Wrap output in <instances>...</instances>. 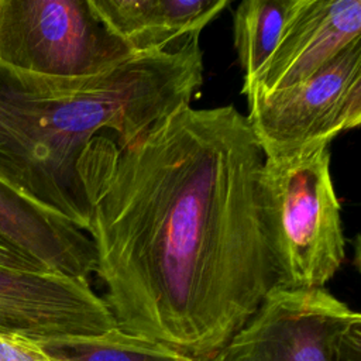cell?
<instances>
[{
  "label": "cell",
  "instance_id": "obj_7",
  "mask_svg": "<svg viewBox=\"0 0 361 361\" xmlns=\"http://www.w3.org/2000/svg\"><path fill=\"white\" fill-rule=\"evenodd\" d=\"M113 327L109 307L87 279L0 267V333L44 345Z\"/></svg>",
  "mask_w": 361,
  "mask_h": 361
},
{
  "label": "cell",
  "instance_id": "obj_13",
  "mask_svg": "<svg viewBox=\"0 0 361 361\" xmlns=\"http://www.w3.org/2000/svg\"><path fill=\"white\" fill-rule=\"evenodd\" d=\"M0 361H55L45 348L21 336L0 333Z\"/></svg>",
  "mask_w": 361,
  "mask_h": 361
},
{
  "label": "cell",
  "instance_id": "obj_14",
  "mask_svg": "<svg viewBox=\"0 0 361 361\" xmlns=\"http://www.w3.org/2000/svg\"><path fill=\"white\" fill-rule=\"evenodd\" d=\"M0 267L17 271H30V272H45L49 271L30 255L23 252L20 248L0 237Z\"/></svg>",
  "mask_w": 361,
  "mask_h": 361
},
{
  "label": "cell",
  "instance_id": "obj_6",
  "mask_svg": "<svg viewBox=\"0 0 361 361\" xmlns=\"http://www.w3.org/2000/svg\"><path fill=\"white\" fill-rule=\"evenodd\" d=\"M245 97V117L264 158L331 144L361 123V41L300 83Z\"/></svg>",
  "mask_w": 361,
  "mask_h": 361
},
{
  "label": "cell",
  "instance_id": "obj_8",
  "mask_svg": "<svg viewBox=\"0 0 361 361\" xmlns=\"http://www.w3.org/2000/svg\"><path fill=\"white\" fill-rule=\"evenodd\" d=\"M355 41H361L360 0H295L274 52L243 94L300 83Z\"/></svg>",
  "mask_w": 361,
  "mask_h": 361
},
{
  "label": "cell",
  "instance_id": "obj_1",
  "mask_svg": "<svg viewBox=\"0 0 361 361\" xmlns=\"http://www.w3.org/2000/svg\"><path fill=\"white\" fill-rule=\"evenodd\" d=\"M262 162L233 104L183 106L127 147L90 140L78 171L116 327L207 358L254 316L276 286Z\"/></svg>",
  "mask_w": 361,
  "mask_h": 361
},
{
  "label": "cell",
  "instance_id": "obj_5",
  "mask_svg": "<svg viewBox=\"0 0 361 361\" xmlns=\"http://www.w3.org/2000/svg\"><path fill=\"white\" fill-rule=\"evenodd\" d=\"M219 361H361V316L326 288L274 286Z\"/></svg>",
  "mask_w": 361,
  "mask_h": 361
},
{
  "label": "cell",
  "instance_id": "obj_15",
  "mask_svg": "<svg viewBox=\"0 0 361 361\" xmlns=\"http://www.w3.org/2000/svg\"><path fill=\"white\" fill-rule=\"evenodd\" d=\"M199 361H219V354H216L213 357H207V358H200Z\"/></svg>",
  "mask_w": 361,
  "mask_h": 361
},
{
  "label": "cell",
  "instance_id": "obj_10",
  "mask_svg": "<svg viewBox=\"0 0 361 361\" xmlns=\"http://www.w3.org/2000/svg\"><path fill=\"white\" fill-rule=\"evenodd\" d=\"M0 237L52 272L87 279L94 245L85 231L0 182Z\"/></svg>",
  "mask_w": 361,
  "mask_h": 361
},
{
  "label": "cell",
  "instance_id": "obj_4",
  "mask_svg": "<svg viewBox=\"0 0 361 361\" xmlns=\"http://www.w3.org/2000/svg\"><path fill=\"white\" fill-rule=\"evenodd\" d=\"M96 17L89 0H0V63L17 71L79 78L131 56Z\"/></svg>",
  "mask_w": 361,
  "mask_h": 361
},
{
  "label": "cell",
  "instance_id": "obj_11",
  "mask_svg": "<svg viewBox=\"0 0 361 361\" xmlns=\"http://www.w3.org/2000/svg\"><path fill=\"white\" fill-rule=\"evenodd\" d=\"M295 0H244L234 11V45L243 71V93L274 52Z\"/></svg>",
  "mask_w": 361,
  "mask_h": 361
},
{
  "label": "cell",
  "instance_id": "obj_12",
  "mask_svg": "<svg viewBox=\"0 0 361 361\" xmlns=\"http://www.w3.org/2000/svg\"><path fill=\"white\" fill-rule=\"evenodd\" d=\"M55 361H199L159 341L113 327L42 345Z\"/></svg>",
  "mask_w": 361,
  "mask_h": 361
},
{
  "label": "cell",
  "instance_id": "obj_3",
  "mask_svg": "<svg viewBox=\"0 0 361 361\" xmlns=\"http://www.w3.org/2000/svg\"><path fill=\"white\" fill-rule=\"evenodd\" d=\"M65 87L66 78L0 63V182L86 233L89 207L61 131Z\"/></svg>",
  "mask_w": 361,
  "mask_h": 361
},
{
  "label": "cell",
  "instance_id": "obj_2",
  "mask_svg": "<svg viewBox=\"0 0 361 361\" xmlns=\"http://www.w3.org/2000/svg\"><path fill=\"white\" fill-rule=\"evenodd\" d=\"M330 161V144L264 158L259 197L276 286L324 288L345 258Z\"/></svg>",
  "mask_w": 361,
  "mask_h": 361
},
{
  "label": "cell",
  "instance_id": "obj_9",
  "mask_svg": "<svg viewBox=\"0 0 361 361\" xmlns=\"http://www.w3.org/2000/svg\"><path fill=\"white\" fill-rule=\"evenodd\" d=\"M231 0H89L102 24L131 54L180 47L212 23Z\"/></svg>",
  "mask_w": 361,
  "mask_h": 361
}]
</instances>
